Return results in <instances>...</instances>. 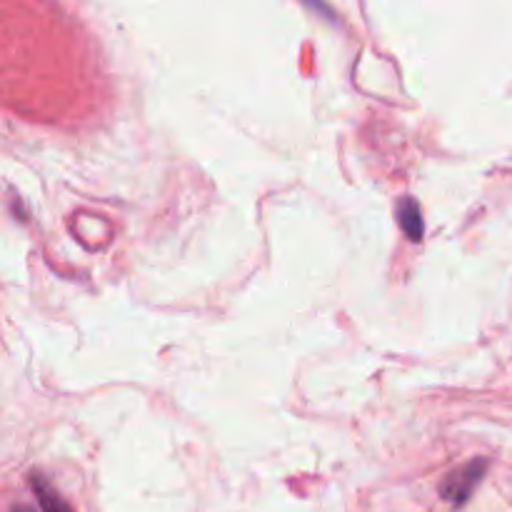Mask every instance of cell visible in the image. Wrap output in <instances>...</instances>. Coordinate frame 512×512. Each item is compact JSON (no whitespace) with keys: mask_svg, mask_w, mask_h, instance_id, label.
<instances>
[{"mask_svg":"<svg viewBox=\"0 0 512 512\" xmlns=\"http://www.w3.org/2000/svg\"><path fill=\"white\" fill-rule=\"evenodd\" d=\"M485 470H488V460H470L468 465H463V468H458L455 473H450L448 478H445L440 495H443L448 503H453L455 508H460V505L468 503L470 495H473L475 488L480 485V480L485 478Z\"/></svg>","mask_w":512,"mask_h":512,"instance_id":"6da1fadb","label":"cell"},{"mask_svg":"<svg viewBox=\"0 0 512 512\" xmlns=\"http://www.w3.org/2000/svg\"><path fill=\"white\" fill-rule=\"evenodd\" d=\"M398 223L410 240H415V243L423 240V233H425L423 210H420V205L415 203L413 198H403L398 203Z\"/></svg>","mask_w":512,"mask_h":512,"instance_id":"7a4b0ae2","label":"cell"},{"mask_svg":"<svg viewBox=\"0 0 512 512\" xmlns=\"http://www.w3.org/2000/svg\"><path fill=\"white\" fill-rule=\"evenodd\" d=\"M30 485H33V493H35V498H38L40 510H43V512H73L68 508V503H65V500L60 498V495L55 493L53 488H50L48 480H45V478H40V475H33Z\"/></svg>","mask_w":512,"mask_h":512,"instance_id":"3957f363","label":"cell"},{"mask_svg":"<svg viewBox=\"0 0 512 512\" xmlns=\"http://www.w3.org/2000/svg\"><path fill=\"white\" fill-rule=\"evenodd\" d=\"M13 512H35V510L28 508V505H15Z\"/></svg>","mask_w":512,"mask_h":512,"instance_id":"277c9868","label":"cell"}]
</instances>
